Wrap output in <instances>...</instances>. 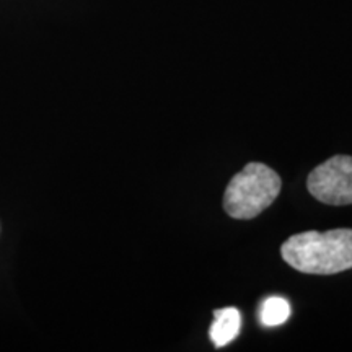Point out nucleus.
Returning a JSON list of instances; mask_svg holds the SVG:
<instances>
[{
  "label": "nucleus",
  "instance_id": "1",
  "mask_svg": "<svg viewBox=\"0 0 352 352\" xmlns=\"http://www.w3.org/2000/svg\"><path fill=\"white\" fill-rule=\"evenodd\" d=\"M284 261L305 274L331 276L352 267V230L303 232L284 241Z\"/></svg>",
  "mask_w": 352,
  "mask_h": 352
},
{
  "label": "nucleus",
  "instance_id": "2",
  "mask_svg": "<svg viewBox=\"0 0 352 352\" xmlns=\"http://www.w3.org/2000/svg\"><path fill=\"white\" fill-rule=\"evenodd\" d=\"M280 186V176L271 166L252 162L228 183L223 209L233 219H254L277 199Z\"/></svg>",
  "mask_w": 352,
  "mask_h": 352
},
{
  "label": "nucleus",
  "instance_id": "3",
  "mask_svg": "<svg viewBox=\"0 0 352 352\" xmlns=\"http://www.w3.org/2000/svg\"><path fill=\"white\" fill-rule=\"evenodd\" d=\"M307 188L323 204H352V157L336 155L323 162L308 175Z\"/></svg>",
  "mask_w": 352,
  "mask_h": 352
},
{
  "label": "nucleus",
  "instance_id": "4",
  "mask_svg": "<svg viewBox=\"0 0 352 352\" xmlns=\"http://www.w3.org/2000/svg\"><path fill=\"white\" fill-rule=\"evenodd\" d=\"M214 323L209 329L210 341L215 347H223L239 336L241 328V315L236 308L227 307L214 311Z\"/></svg>",
  "mask_w": 352,
  "mask_h": 352
},
{
  "label": "nucleus",
  "instance_id": "5",
  "mask_svg": "<svg viewBox=\"0 0 352 352\" xmlns=\"http://www.w3.org/2000/svg\"><path fill=\"white\" fill-rule=\"evenodd\" d=\"M290 316V305L283 297H270L261 303L259 320L264 327L274 328L287 321Z\"/></svg>",
  "mask_w": 352,
  "mask_h": 352
}]
</instances>
